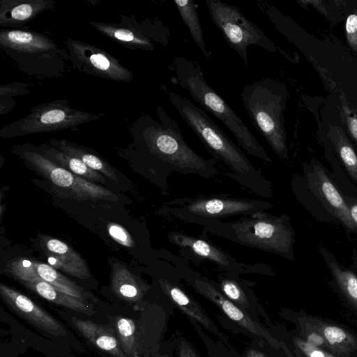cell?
<instances>
[{
    "instance_id": "cell-1",
    "label": "cell",
    "mask_w": 357,
    "mask_h": 357,
    "mask_svg": "<svg viewBox=\"0 0 357 357\" xmlns=\"http://www.w3.org/2000/svg\"><path fill=\"white\" fill-rule=\"evenodd\" d=\"M168 97L213 159L222 162L229 170L227 176L262 198L273 197L271 182L204 110L178 93L170 92Z\"/></svg>"
},
{
    "instance_id": "cell-2",
    "label": "cell",
    "mask_w": 357,
    "mask_h": 357,
    "mask_svg": "<svg viewBox=\"0 0 357 357\" xmlns=\"http://www.w3.org/2000/svg\"><path fill=\"white\" fill-rule=\"evenodd\" d=\"M159 121L143 117L139 126L144 148L152 158L166 186L171 173L191 174L209 179L220 174L215 159H206L192 150L185 141L177 122L162 107Z\"/></svg>"
},
{
    "instance_id": "cell-3",
    "label": "cell",
    "mask_w": 357,
    "mask_h": 357,
    "mask_svg": "<svg viewBox=\"0 0 357 357\" xmlns=\"http://www.w3.org/2000/svg\"><path fill=\"white\" fill-rule=\"evenodd\" d=\"M200 226L206 233L295 261V231L285 213L277 216L265 211L257 212L234 221L213 220Z\"/></svg>"
},
{
    "instance_id": "cell-4",
    "label": "cell",
    "mask_w": 357,
    "mask_h": 357,
    "mask_svg": "<svg viewBox=\"0 0 357 357\" xmlns=\"http://www.w3.org/2000/svg\"><path fill=\"white\" fill-rule=\"evenodd\" d=\"M178 84L206 110L218 119L234 136L238 145L250 155L271 163L272 159L243 120L206 82L196 61L177 56L174 61Z\"/></svg>"
},
{
    "instance_id": "cell-5",
    "label": "cell",
    "mask_w": 357,
    "mask_h": 357,
    "mask_svg": "<svg viewBox=\"0 0 357 357\" xmlns=\"http://www.w3.org/2000/svg\"><path fill=\"white\" fill-rule=\"evenodd\" d=\"M252 125L280 159H289L284 110L288 98L285 84L266 77L244 86L241 93Z\"/></svg>"
},
{
    "instance_id": "cell-6",
    "label": "cell",
    "mask_w": 357,
    "mask_h": 357,
    "mask_svg": "<svg viewBox=\"0 0 357 357\" xmlns=\"http://www.w3.org/2000/svg\"><path fill=\"white\" fill-rule=\"evenodd\" d=\"M294 175L291 189L298 202L317 220L335 222L355 231L342 193L324 166L312 158Z\"/></svg>"
},
{
    "instance_id": "cell-7",
    "label": "cell",
    "mask_w": 357,
    "mask_h": 357,
    "mask_svg": "<svg viewBox=\"0 0 357 357\" xmlns=\"http://www.w3.org/2000/svg\"><path fill=\"white\" fill-rule=\"evenodd\" d=\"M0 47L21 70L39 77L61 76L69 61L67 51L45 34L33 31L1 29Z\"/></svg>"
},
{
    "instance_id": "cell-8",
    "label": "cell",
    "mask_w": 357,
    "mask_h": 357,
    "mask_svg": "<svg viewBox=\"0 0 357 357\" xmlns=\"http://www.w3.org/2000/svg\"><path fill=\"white\" fill-rule=\"evenodd\" d=\"M170 214L178 220L201 225L202 223L234 215H248L273 207L271 202L227 195L197 196L174 199Z\"/></svg>"
},
{
    "instance_id": "cell-9",
    "label": "cell",
    "mask_w": 357,
    "mask_h": 357,
    "mask_svg": "<svg viewBox=\"0 0 357 357\" xmlns=\"http://www.w3.org/2000/svg\"><path fill=\"white\" fill-rule=\"evenodd\" d=\"M101 118L100 114L70 107L66 100H56L31 108L30 113L0 130L2 137L73 129Z\"/></svg>"
},
{
    "instance_id": "cell-10",
    "label": "cell",
    "mask_w": 357,
    "mask_h": 357,
    "mask_svg": "<svg viewBox=\"0 0 357 357\" xmlns=\"http://www.w3.org/2000/svg\"><path fill=\"white\" fill-rule=\"evenodd\" d=\"M205 3L213 24L245 66L250 45H257L271 52H277V47L272 40L237 7L219 0H206Z\"/></svg>"
},
{
    "instance_id": "cell-11",
    "label": "cell",
    "mask_w": 357,
    "mask_h": 357,
    "mask_svg": "<svg viewBox=\"0 0 357 357\" xmlns=\"http://www.w3.org/2000/svg\"><path fill=\"white\" fill-rule=\"evenodd\" d=\"M18 154L53 184L70 190L85 199L116 200L110 190L59 166L36 150L35 146L24 145L17 148Z\"/></svg>"
},
{
    "instance_id": "cell-12",
    "label": "cell",
    "mask_w": 357,
    "mask_h": 357,
    "mask_svg": "<svg viewBox=\"0 0 357 357\" xmlns=\"http://www.w3.org/2000/svg\"><path fill=\"white\" fill-rule=\"evenodd\" d=\"M109 317L126 357H141L146 352L151 354L158 346L166 320L164 311L155 317L139 320L119 315Z\"/></svg>"
},
{
    "instance_id": "cell-13",
    "label": "cell",
    "mask_w": 357,
    "mask_h": 357,
    "mask_svg": "<svg viewBox=\"0 0 357 357\" xmlns=\"http://www.w3.org/2000/svg\"><path fill=\"white\" fill-rule=\"evenodd\" d=\"M69 61L79 71L106 79L130 82L134 74L107 51L93 45L68 38Z\"/></svg>"
},
{
    "instance_id": "cell-14",
    "label": "cell",
    "mask_w": 357,
    "mask_h": 357,
    "mask_svg": "<svg viewBox=\"0 0 357 357\" xmlns=\"http://www.w3.org/2000/svg\"><path fill=\"white\" fill-rule=\"evenodd\" d=\"M168 238L171 243L178 246L182 250L188 251L199 259L211 261L227 275L236 276L239 273L264 271L260 269L265 268L264 265H248L241 263L221 248L203 238L178 231L170 232Z\"/></svg>"
},
{
    "instance_id": "cell-15",
    "label": "cell",
    "mask_w": 357,
    "mask_h": 357,
    "mask_svg": "<svg viewBox=\"0 0 357 357\" xmlns=\"http://www.w3.org/2000/svg\"><path fill=\"white\" fill-rule=\"evenodd\" d=\"M183 278L200 295L215 304L229 319L252 334L265 338L271 344L274 338L259 324L251 319L245 311L229 300L218 288L215 283L195 273L190 269L183 271Z\"/></svg>"
},
{
    "instance_id": "cell-16",
    "label": "cell",
    "mask_w": 357,
    "mask_h": 357,
    "mask_svg": "<svg viewBox=\"0 0 357 357\" xmlns=\"http://www.w3.org/2000/svg\"><path fill=\"white\" fill-rule=\"evenodd\" d=\"M5 271L19 282L40 280L70 296L84 300L96 301V298L89 292L62 275L52 266L44 263L20 257L8 262L5 266Z\"/></svg>"
},
{
    "instance_id": "cell-17",
    "label": "cell",
    "mask_w": 357,
    "mask_h": 357,
    "mask_svg": "<svg viewBox=\"0 0 357 357\" xmlns=\"http://www.w3.org/2000/svg\"><path fill=\"white\" fill-rule=\"evenodd\" d=\"M0 296L12 312L38 330L54 336L67 335L68 331L56 318L15 289L1 283Z\"/></svg>"
},
{
    "instance_id": "cell-18",
    "label": "cell",
    "mask_w": 357,
    "mask_h": 357,
    "mask_svg": "<svg viewBox=\"0 0 357 357\" xmlns=\"http://www.w3.org/2000/svg\"><path fill=\"white\" fill-rule=\"evenodd\" d=\"M40 245L48 256V262L75 278L86 280L91 277L90 270L84 259L66 243L50 236L41 237Z\"/></svg>"
},
{
    "instance_id": "cell-19",
    "label": "cell",
    "mask_w": 357,
    "mask_h": 357,
    "mask_svg": "<svg viewBox=\"0 0 357 357\" xmlns=\"http://www.w3.org/2000/svg\"><path fill=\"white\" fill-rule=\"evenodd\" d=\"M52 0H1L0 25L20 27L39 15L54 7Z\"/></svg>"
},
{
    "instance_id": "cell-20",
    "label": "cell",
    "mask_w": 357,
    "mask_h": 357,
    "mask_svg": "<svg viewBox=\"0 0 357 357\" xmlns=\"http://www.w3.org/2000/svg\"><path fill=\"white\" fill-rule=\"evenodd\" d=\"M71 322L76 330L98 349L112 357H126L112 328L75 317L71 318Z\"/></svg>"
},
{
    "instance_id": "cell-21",
    "label": "cell",
    "mask_w": 357,
    "mask_h": 357,
    "mask_svg": "<svg viewBox=\"0 0 357 357\" xmlns=\"http://www.w3.org/2000/svg\"><path fill=\"white\" fill-rule=\"evenodd\" d=\"M89 24L104 36L129 48L153 51L152 34L141 28L102 22H90Z\"/></svg>"
},
{
    "instance_id": "cell-22",
    "label": "cell",
    "mask_w": 357,
    "mask_h": 357,
    "mask_svg": "<svg viewBox=\"0 0 357 357\" xmlns=\"http://www.w3.org/2000/svg\"><path fill=\"white\" fill-rule=\"evenodd\" d=\"M158 283L165 294L181 311L195 319L208 331L220 336L214 323L199 303L181 287L166 279H159Z\"/></svg>"
},
{
    "instance_id": "cell-23",
    "label": "cell",
    "mask_w": 357,
    "mask_h": 357,
    "mask_svg": "<svg viewBox=\"0 0 357 357\" xmlns=\"http://www.w3.org/2000/svg\"><path fill=\"white\" fill-rule=\"evenodd\" d=\"M111 290L122 301L128 303L140 301L149 289V286L133 274L124 265L116 264L111 274Z\"/></svg>"
},
{
    "instance_id": "cell-24",
    "label": "cell",
    "mask_w": 357,
    "mask_h": 357,
    "mask_svg": "<svg viewBox=\"0 0 357 357\" xmlns=\"http://www.w3.org/2000/svg\"><path fill=\"white\" fill-rule=\"evenodd\" d=\"M27 289L44 299L78 312L91 316L96 313L93 305L86 300L62 292L50 284L40 280L20 281Z\"/></svg>"
},
{
    "instance_id": "cell-25",
    "label": "cell",
    "mask_w": 357,
    "mask_h": 357,
    "mask_svg": "<svg viewBox=\"0 0 357 357\" xmlns=\"http://www.w3.org/2000/svg\"><path fill=\"white\" fill-rule=\"evenodd\" d=\"M48 143L55 149L82 160L91 169L116 182L118 178L114 169L101 158L86 149L85 146L66 139H50Z\"/></svg>"
},
{
    "instance_id": "cell-26",
    "label": "cell",
    "mask_w": 357,
    "mask_h": 357,
    "mask_svg": "<svg viewBox=\"0 0 357 357\" xmlns=\"http://www.w3.org/2000/svg\"><path fill=\"white\" fill-rule=\"evenodd\" d=\"M37 151L51 161L69 172L91 182L105 183V178L100 173L86 165L79 159L61 151L49 144L35 146Z\"/></svg>"
},
{
    "instance_id": "cell-27",
    "label": "cell",
    "mask_w": 357,
    "mask_h": 357,
    "mask_svg": "<svg viewBox=\"0 0 357 357\" xmlns=\"http://www.w3.org/2000/svg\"><path fill=\"white\" fill-rule=\"evenodd\" d=\"M327 136L349 176L357 183V153L344 130L337 124H329Z\"/></svg>"
},
{
    "instance_id": "cell-28",
    "label": "cell",
    "mask_w": 357,
    "mask_h": 357,
    "mask_svg": "<svg viewBox=\"0 0 357 357\" xmlns=\"http://www.w3.org/2000/svg\"><path fill=\"white\" fill-rule=\"evenodd\" d=\"M319 251L339 288L357 310V276L340 264L335 257L324 246L319 245Z\"/></svg>"
},
{
    "instance_id": "cell-29",
    "label": "cell",
    "mask_w": 357,
    "mask_h": 357,
    "mask_svg": "<svg viewBox=\"0 0 357 357\" xmlns=\"http://www.w3.org/2000/svg\"><path fill=\"white\" fill-rule=\"evenodd\" d=\"M174 3L182 20L188 28L193 41L204 56L208 59L211 53L206 47L204 33L195 1L193 0H174Z\"/></svg>"
},
{
    "instance_id": "cell-30",
    "label": "cell",
    "mask_w": 357,
    "mask_h": 357,
    "mask_svg": "<svg viewBox=\"0 0 357 357\" xmlns=\"http://www.w3.org/2000/svg\"><path fill=\"white\" fill-rule=\"evenodd\" d=\"M231 276L230 275L219 276V282L215 284L219 290L238 307L244 310H248L250 307L248 296L239 281Z\"/></svg>"
},
{
    "instance_id": "cell-31",
    "label": "cell",
    "mask_w": 357,
    "mask_h": 357,
    "mask_svg": "<svg viewBox=\"0 0 357 357\" xmlns=\"http://www.w3.org/2000/svg\"><path fill=\"white\" fill-rule=\"evenodd\" d=\"M343 13L346 42L357 56V0H344Z\"/></svg>"
},
{
    "instance_id": "cell-32",
    "label": "cell",
    "mask_w": 357,
    "mask_h": 357,
    "mask_svg": "<svg viewBox=\"0 0 357 357\" xmlns=\"http://www.w3.org/2000/svg\"><path fill=\"white\" fill-rule=\"evenodd\" d=\"M300 4L310 5L320 13L332 24L344 21V0L296 1Z\"/></svg>"
},
{
    "instance_id": "cell-33",
    "label": "cell",
    "mask_w": 357,
    "mask_h": 357,
    "mask_svg": "<svg viewBox=\"0 0 357 357\" xmlns=\"http://www.w3.org/2000/svg\"><path fill=\"white\" fill-rule=\"evenodd\" d=\"M340 118L349 135L357 145V108L351 107L344 96H340Z\"/></svg>"
},
{
    "instance_id": "cell-34",
    "label": "cell",
    "mask_w": 357,
    "mask_h": 357,
    "mask_svg": "<svg viewBox=\"0 0 357 357\" xmlns=\"http://www.w3.org/2000/svg\"><path fill=\"white\" fill-rule=\"evenodd\" d=\"M323 336L332 346H340L351 342V337L342 328L334 326H326L321 329Z\"/></svg>"
},
{
    "instance_id": "cell-35",
    "label": "cell",
    "mask_w": 357,
    "mask_h": 357,
    "mask_svg": "<svg viewBox=\"0 0 357 357\" xmlns=\"http://www.w3.org/2000/svg\"><path fill=\"white\" fill-rule=\"evenodd\" d=\"M107 231L109 236L118 243L126 247H135V241L132 236L121 225L116 223H109Z\"/></svg>"
},
{
    "instance_id": "cell-36",
    "label": "cell",
    "mask_w": 357,
    "mask_h": 357,
    "mask_svg": "<svg viewBox=\"0 0 357 357\" xmlns=\"http://www.w3.org/2000/svg\"><path fill=\"white\" fill-rule=\"evenodd\" d=\"M295 342L301 350L308 357H334L328 353L302 340L296 339Z\"/></svg>"
},
{
    "instance_id": "cell-37",
    "label": "cell",
    "mask_w": 357,
    "mask_h": 357,
    "mask_svg": "<svg viewBox=\"0 0 357 357\" xmlns=\"http://www.w3.org/2000/svg\"><path fill=\"white\" fill-rule=\"evenodd\" d=\"M342 195L348 208L355 231L357 232V195H350L343 193Z\"/></svg>"
},
{
    "instance_id": "cell-38",
    "label": "cell",
    "mask_w": 357,
    "mask_h": 357,
    "mask_svg": "<svg viewBox=\"0 0 357 357\" xmlns=\"http://www.w3.org/2000/svg\"><path fill=\"white\" fill-rule=\"evenodd\" d=\"M179 357H199L190 343L181 340L178 346Z\"/></svg>"
},
{
    "instance_id": "cell-39",
    "label": "cell",
    "mask_w": 357,
    "mask_h": 357,
    "mask_svg": "<svg viewBox=\"0 0 357 357\" xmlns=\"http://www.w3.org/2000/svg\"><path fill=\"white\" fill-rule=\"evenodd\" d=\"M307 342L314 347H318L324 345L325 341L324 337L321 335L316 333H312L307 336Z\"/></svg>"
},
{
    "instance_id": "cell-40",
    "label": "cell",
    "mask_w": 357,
    "mask_h": 357,
    "mask_svg": "<svg viewBox=\"0 0 357 357\" xmlns=\"http://www.w3.org/2000/svg\"><path fill=\"white\" fill-rule=\"evenodd\" d=\"M245 357H266V356L264 354H262L260 351H258L255 349H250L246 351Z\"/></svg>"
},
{
    "instance_id": "cell-41",
    "label": "cell",
    "mask_w": 357,
    "mask_h": 357,
    "mask_svg": "<svg viewBox=\"0 0 357 357\" xmlns=\"http://www.w3.org/2000/svg\"><path fill=\"white\" fill-rule=\"evenodd\" d=\"M153 357H169L167 354H161L158 351V346L151 352Z\"/></svg>"
}]
</instances>
